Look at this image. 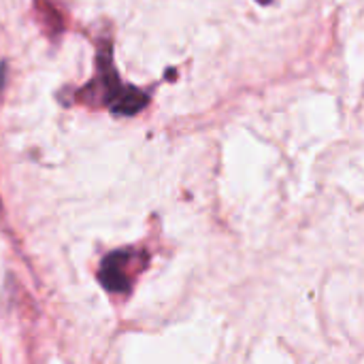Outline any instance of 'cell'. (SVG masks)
Here are the masks:
<instances>
[{"instance_id": "cell-1", "label": "cell", "mask_w": 364, "mask_h": 364, "mask_svg": "<svg viewBox=\"0 0 364 364\" xmlns=\"http://www.w3.org/2000/svg\"><path fill=\"white\" fill-rule=\"evenodd\" d=\"M145 262H147V256L143 252H136V250L113 252L102 260L98 279L109 292L126 294V292H130L132 282H134L136 273L145 267Z\"/></svg>"}, {"instance_id": "cell-2", "label": "cell", "mask_w": 364, "mask_h": 364, "mask_svg": "<svg viewBox=\"0 0 364 364\" xmlns=\"http://www.w3.org/2000/svg\"><path fill=\"white\" fill-rule=\"evenodd\" d=\"M2 81H4V64H0V85H2Z\"/></svg>"}, {"instance_id": "cell-3", "label": "cell", "mask_w": 364, "mask_h": 364, "mask_svg": "<svg viewBox=\"0 0 364 364\" xmlns=\"http://www.w3.org/2000/svg\"><path fill=\"white\" fill-rule=\"evenodd\" d=\"M260 2H269V0H260Z\"/></svg>"}]
</instances>
